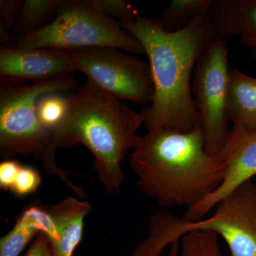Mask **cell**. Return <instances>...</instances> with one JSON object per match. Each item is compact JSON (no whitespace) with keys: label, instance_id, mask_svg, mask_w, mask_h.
Returning a JSON list of instances; mask_svg holds the SVG:
<instances>
[{"label":"cell","instance_id":"obj_1","mask_svg":"<svg viewBox=\"0 0 256 256\" xmlns=\"http://www.w3.org/2000/svg\"><path fill=\"white\" fill-rule=\"evenodd\" d=\"M141 44L154 84L150 107L140 112L148 131H191L198 122L192 92L197 60L216 34L208 13L197 16L176 32H168L158 20L138 14L124 26Z\"/></svg>","mask_w":256,"mask_h":256},{"label":"cell","instance_id":"obj_2","mask_svg":"<svg viewBox=\"0 0 256 256\" xmlns=\"http://www.w3.org/2000/svg\"><path fill=\"white\" fill-rule=\"evenodd\" d=\"M234 152L228 142L218 154H208L198 122L191 131H148L130 154L138 188L164 208L202 201L223 182Z\"/></svg>","mask_w":256,"mask_h":256},{"label":"cell","instance_id":"obj_3","mask_svg":"<svg viewBox=\"0 0 256 256\" xmlns=\"http://www.w3.org/2000/svg\"><path fill=\"white\" fill-rule=\"evenodd\" d=\"M68 99L66 117L53 133L56 149L86 146L99 182L108 193H117L126 180L122 160L140 138L142 114L88 80Z\"/></svg>","mask_w":256,"mask_h":256},{"label":"cell","instance_id":"obj_4","mask_svg":"<svg viewBox=\"0 0 256 256\" xmlns=\"http://www.w3.org/2000/svg\"><path fill=\"white\" fill-rule=\"evenodd\" d=\"M1 77L0 84V151L2 156H33L41 160L47 172L55 175L79 196L86 192L70 181L55 159L53 133L38 120L36 102L40 96L50 92H73L78 88L70 75L35 82Z\"/></svg>","mask_w":256,"mask_h":256},{"label":"cell","instance_id":"obj_5","mask_svg":"<svg viewBox=\"0 0 256 256\" xmlns=\"http://www.w3.org/2000/svg\"><path fill=\"white\" fill-rule=\"evenodd\" d=\"M149 236L132 256H160L163 250L194 230H210L226 242L230 256H256V184L252 180L236 188L217 204L206 220H185L166 210L154 214Z\"/></svg>","mask_w":256,"mask_h":256},{"label":"cell","instance_id":"obj_6","mask_svg":"<svg viewBox=\"0 0 256 256\" xmlns=\"http://www.w3.org/2000/svg\"><path fill=\"white\" fill-rule=\"evenodd\" d=\"M15 45L21 48L68 52L109 47L132 54H144V48L136 37L116 20L92 9L84 0H64L52 21L18 38Z\"/></svg>","mask_w":256,"mask_h":256},{"label":"cell","instance_id":"obj_7","mask_svg":"<svg viewBox=\"0 0 256 256\" xmlns=\"http://www.w3.org/2000/svg\"><path fill=\"white\" fill-rule=\"evenodd\" d=\"M228 46L217 36L202 52L193 72L192 92L205 140V149L214 156L226 146L229 130Z\"/></svg>","mask_w":256,"mask_h":256},{"label":"cell","instance_id":"obj_8","mask_svg":"<svg viewBox=\"0 0 256 256\" xmlns=\"http://www.w3.org/2000/svg\"><path fill=\"white\" fill-rule=\"evenodd\" d=\"M73 53L78 72L100 90L120 100L151 102L154 84L149 64L109 47L84 48Z\"/></svg>","mask_w":256,"mask_h":256},{"label":"cell","instance_id":"obj_9","mask_svg":"<svg viewBox=\"0 0 256 256\" xmlns=\"http://www.w3.org/2000/svg\"><path fill=\"white\" fill-rule=\"evenodd\" d=\"M78 72L73 52L46 48H21L4 44L0 48L1 77L44 82Z\"/></svg>","mask_w":256,"mask_h":256},{"label":"cell","instance_id":"obj_10","mask_svg":"<svg viewBox=\"0 0 256 256\" xmlns=\"http://www.w3.org/2000/svg\"><path fill=\"white\" fill-rule=\"evenodd\" d=\"M230 137L234 152L223 182L213 193L188 208L183 217L185 220H202L230 192L256 175V132L234 126Z\"/></svg>","mask_w":256,"mask_h":256},{"label":"cell","instance_id":"obj_11","mask_svg":"<svg viewBox=\"0 0 256 256\" xmlns=\"http://www.w3.org/2000/svg\"><path fill=\"white\" fill-rule=\"evenodd\" d=\"M208 14L217 36L238 37L256 60V0H212Z\"/></svg>","mask_w":256,"mask_h":256},{"label":"cell","instance_id":"obj_12","mask_svg":"<svg viewBox=\"0 0 256 256\" xmlns=\"http://www.w3.org/2000/svg\"><path fill=\"white\" fill-rule=\"evenodd\" d=\"M92 208L89 202L68 197L48 210L57 233L56 238L50 242L54 256H73L82 239L84 220Z\"/></svg>","mask_w":256,"mask_h":256},{"label":"cell","instance_id":"obj_13","mask_svg":"<svg viewBox=\"0 0 256 256\" xmlns=\"http://www.w3.org/2000/svg\"><path fill=\"white\" fill-rule=\"evenodd\" d=\"M40 233L44 234L50 242L57 237L48 210L33 205L24 210L14 227L0 238V256H18Z\"/></svg>","mask_w":256,"mask_h":256},{"label":"cell","instance_id":"obj_14","mask_svg":"<svg viewBox=\"0 0 256 256\" xmlns=\"http://www.w3.org/2000/svg\"><path fill=\"white\" fill-rule=\"evenodd\" d=\"M228 116L234 127L256 132V78L230 69Z\"/></svg>","mask_w":256,"mask_h":256},{"label":"cell","instance_id":"obj_15","mask_svg":"<svg viewBox=\"0 0 256 256\" xmlns=\"http://www.w3.org/2000/svg\"><path fill=\"white\" fill-rule=\"evenodd\" d=\"M212 0H172L166 5L158 21L168 32L186 28L200 15L210 12Z\"/></svg>","mask_w":256,"mask_h":256},{"label":"cell","instance_id":"obj_16","mask_svg":"<svg viewBox=\"0 0 256 256\" xmlns=\"http://www.w3.org/2000/svg\"><path fill=\"white\" fill-rule=\"evenodd\" d=\"M64 0H26L15 22L14 33L18 38L43 28V24L55 15Z\"/></svg>","mask_w":256,"mask_h":256},{"label":"cell","instance_id":"obj_17","mask_svg":"<svg viewBox=\"0 0 256 256\" xmlns=\"http://www.w3.org/2000/svg\"><path fill=\"white\" fill-rule=\"evenodd\" d=\"M60 92H46L40 96L36 102L38 120L52 133L63 124L68 112V96L62 95Z\"/></svg>","mask_w":256,"mask_h":256},{"label":"cell","instance_id":"obj_18","mask_svg":"<svg viewBox=\"0 0 256 256\" xmlns=\"http://www.w3.org/2000/svg\"><path fill=\"white\" fill-rule=\"evenodd\" d=\"M218 236L210 230H194L182 238V256H224L218 240Z\"/></svg>","mask_w":256,"mask_h":256},{"label":"cell","instance_id":"obj_19","mask_svg":"<svg viewBox=\"0 0 256 256\" xmlns=\"http://www.w3.org/2000/svg\"><path fill=\"white\" fill-rule=\"evenodd\" d=\"M86 4L108 18H118L121 28L134 22L138 15L132 4L126 0H84Z\"/></svg>","mask_w":256,"mask_h":256},{"label":"cell","instance_id":"obj_20","mask_svg":"<svg viewBox=\"0 0 256 256\" xmlns=\"http://www.w3.org/2000/svg\"><path fill=\"white\" fill-rule=\"evenodd\" d=\"M41 182V175L37 170L30 166H22L10 192L18 196H26L36 192Z\"/></svg>","mask_w":256,"mask_h":256},{"label":"cell","instance_id":"obj_21","mask_svg":"<svg viewBox=\"0 0 256 256\" xmlns=\"http://www.w3.org/2000/svg\"><path fill=\"white\" fill-rule=\"evenodd\" d=\"M22 165L16 160H6L0 164V188L11 191Z\"/></svg>","mask_w":256,"mask_h":256},{"label":"cell","instance_id":"obj_22","mask_svg":"<svg viewBox=\"0 0 256 256\" xmlns=\"http://www.w3.org/2000/svg\"><path fill=\"white\" fill-rule=\"evenodd\" d=\"M24 2L21 0H1L0 16L1 22L9 30L14 28L15 22L22 8Z\"/></svg>","mask_w":256,"mask_h":256},{"label":"cell","instance_id":"obj_23","mask_svg":"<svg viewBox=\"0 0 256 256\" xmlns=\"http://www.w3.org/2000/svg\"><path fill=\"white\" fill-rule=\"evenodd\" d=\"M24 256H54L48 237L44 233L38 234Z\"/></svg>","mask_w":256,"mask_h":256},{"label":"cell","instance_id":"obj_24","mask_svg":"<svg viewBox=\"0 0 256 256\" xmlns=\"http://www.w3.org/2000/svg\"><path fill=\"white\" fill-rule=\"evenodd\" d=\"M165 256H182L180 240H176L170 245L169 252Z\"/></svg>","mask_w":256,"mask_h":256}]
</instances>
